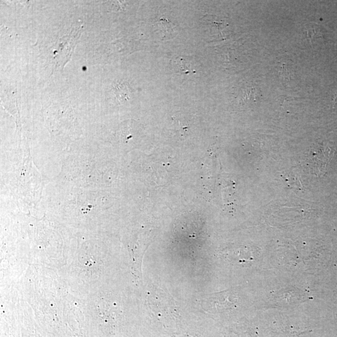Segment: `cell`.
Returning <instances> with one entry per match:
<instances>
[{"instance_id": "3", "label": "cell", "mask_w": 337, "mask_h": 337, "mask_svg": "<svg viewBox=\"0 0 337 337\" xmlns=\"http://www.w3.org/2000/svg\"><path fill=\"white\" fill-rule=\"evenodd\" d=\"M177 63V66L179 69L178 71L182 72V73H187L188 74L190 73L189 67L186 65V62H184V60H181V62Z\"/></svg>"}, {"instance_id": "1", "label": "cell", "mask_w": 337, "mask_h": 337, "mask_svg": "<svg viewBox=\"0 0 337 337\" xmlns=\"http://www.w3.org/2000/svg\"><path fill=\"white\" fill-rule=\"evenodd\" d=\"M153 310H157L164 314L175 313L178 310L175 301L170 295L162 291L161 289H153Z\"/></svg>"}, {"instance_id": "2", "label": "cell", "mask_w": 337, "mask_h": 337, "mask_svg": "<svg viewBox=\"0 0 337 337\" xmlns=\"http://www.w3.org/2000/svg\"><path fill=\"white\" fill-rule=\"evenodd\" d=\"M316 26V24H310L309 27H306V30L304 32L306 38H307L311 43L314 40L322 38L319 27Z\"/></svg>"}]
</instances>
